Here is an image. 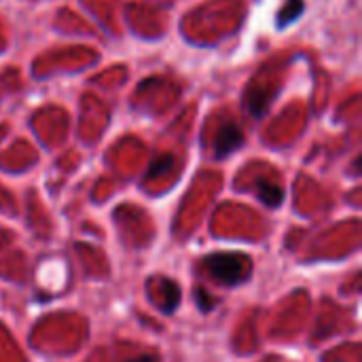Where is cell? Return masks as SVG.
<instances>
[{
  "mask_svg": "<svg viewBox=\"0 0 362 362\" xmlns=\"http://www.w3.org/2000/svg\"><path fill=\"white\" fill-rule=\"evenodd\" d=\"M204 267L208 269V274L225 284V286H238L242 284L252 269V263L248 257L244 255H235V252H216L204 259Z\"/></svg>",
  "mask_w": 362,
  "mask_h": 362,
  "instance_id": "obj_1",
  "label": "cell"
},
{
  "mask_svg": "<svg viewBox=\"0 0 362 362\" xmlns=\"http://www.w3.org/2000/svg\"><path fill=\"white\" fill-rule=\"evenodd\" d=\"M244 142V134L242 129L235 125V123H227L221 127L216 140H214V155L221 159V157H227L231 155L233 151H238Z\"/></svg>",
  "mask_w": 362,
  "mask_h": 362,
  "instance_id": "obj_2",
  "label": "cell"
},
{
  "mask_svg": "<svg viewBox=\"0 0 362 362\" xmlns=\"http://www.w3.org/2000/svg\"><path fill=\"white\" fill-rule=\"evenodd\" d=\"M257 195H259V199H261L265 206H269V208H278V206L284 202V191H282L278 185L269 182V180H265V178L257 180Z\"/></svg>",
  "mask_w": 362,
  "mask_h": 362,
  "instance_id": "obj_3",
  "label": "cell"
},
{
  "mask_svg": "<svg viewBox=\"0 0 362 362\" xmlns=\"http://www.w3.org/2000/svg\"><path fill=\"white\" fill-rule=\"evenodd\" d=\"M163 288L168 291L165 293L168 295V301L163 303V310H165V314H172L176 310V305L180 303V288L174 282H170V280H163Z\"/></svg>",
  "mask_w": 362,
  "mask_h": 362,
  "instance_id": "obj_4",
  "label": "cell"
},
{
  "mask_svg": "<svg viewBox=\"0 0 362 362\" xmlns=\"http://www.w3.org/2000/svg\"><path fill=\"white\" fill-rule=\"evenodd\" d=\"M172 165H174V159H172V155H163L161 159L153 161V165H151V170H148V176L163 174V172H165V170H170Z\"/></svg>",
  "mask_w": 362,
  "mask_h": 362,
  "instance_id": "obj_5",
  "label": "cell"
},
{
  "mask_svg": "<svg viewBox=\"0 0 362 362\" xmlns=\"http://www.w3.org/2000/svg\"><path fill=\"white\" fill-rule=\"evenodd\" d=\"M197 303H199L202 312H210L214 308V301L210 299V295L204 288H197Z\"/></svg>",
  "mask_w": 362,
  "mask_h": 362,
  "instance_id": "obj_6",
  "label": "cell"
},
{
  "mask_svg": "<svg viewBox=\"0 0 362 362\" xmlns=\"http://www.w3.org/2000/svg\"><path fill=\"white\" fill-rule=\"evenodd\" d=\"M127 362H159V358H157L155 354H142V356L132 358V361H127Z\"/></svg>",
  "mask_w": 362,
  "mask_h": 362,
  "instance_id": "obj_7",
  "label": "cell"
}]
</instances>
